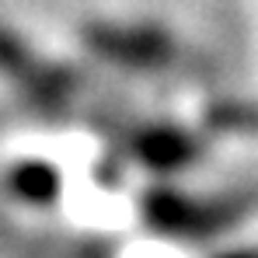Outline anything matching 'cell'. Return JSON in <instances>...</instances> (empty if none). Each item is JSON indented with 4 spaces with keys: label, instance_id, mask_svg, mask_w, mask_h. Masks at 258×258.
<instances>
[{
    "label": "cell",
    "instance_id": "cell-1",
    "mask_svg": "<svg viewBox=\"0 0 258 258\" xmlns=\"http://www.w3.org/2000/svg\"><path fill=\"white\" fill-rule=\"evenodd\" d=\"M11 192L25 203H35V206H45L59 196V171H52L42 161H28V164H18L11 178H7Z\"/></svg>",
    "mask_w": 258,
    "mask_h": 258
},
{
    "label": "cell",
    "instance_id": "cell-2",
    "mask_svg": "<svg viewBox=\"0 0 258 258\" xmlns=\"http://www.w3.org/2000/svg\"><path fill=\"white\" fill-rule=\"evenodd\" d=\"M223 258H258V255H248V251H237V255H223Z\"/></svg>",
    "mask_w": 258,
    "mask_h": 258
}]
</instances>
